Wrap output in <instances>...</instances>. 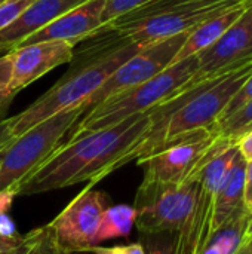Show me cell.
I'll return each mask as SVG.
<instances>
[{"label": "cell", "instance_id": "cell-1", "mask_svg": "<svg viewBox=\"0 0 252 254\" xmlns=\"http://www.w3.org/2000/svg\"><path fill=\"white\" fill-rule=\"evenodd\" d=\"M150 127V113L67 138L16 189V196H31L71 188L85 182L94 186L125 165V158Z\"/></svg>", "mask_w": 252, "mask_h": 254}, {"label": "cell", "instance_id": "cell-2", "mask_svg": "<svg viewBox=\"0 0 252 254\" xmlns=\"http://www.w3.org/2000/svg\"><path fill=\"white\" fill-rule=\"evenodd\" d=\"M251 73L250 58L215 77L183 88L169 100L149 110L150 127L137 147L125 158V165L132 161L140 165L165 146L196 131H215L220 116Z\"/></svg>", "mask_w": 252, "mask_h": 254}, {"label": "cell", "instance_id": "cell-3", "mask_svg": "<svg viewBox=\"0 0 252 254\" xmlns=\"http://www.w3.org/2000/svg\"><path fill=\"white\" fill-rule=\"evenodd\" d=\"M98 48L100 49H95L94 46L86 58L79 60L49 91L12 118L15 137L59 112L77 106L88 109V100L101 88L105 79L141 46L113 37L104 40Z\"/></svg>", "mask_w": 252, "mask_h": 254}, {"label": "cell", "instance_id": "cell-4", "mask_svg": "<svg viewBox=\"0 0 252 254\" xmlns=\"http://www.w3.org/2000/svg\"><path fill=\"white\" fill-rule=\"evenodd\" d=\"M247 0H150L100 28L94 37L116 39L147 46L189 33L203 21Z\"/></svg>", "mask_w": 252, "mask_h": 254}, {"label": "cell", "instance_id": "cell-5", "mask_svg": "<svg viewBox=\"0 0 252 254\" xmlns=\"http://www.w3.org/2000/svg\"><path fill=\"white\" fill-rule=\"evenodd\" d=\"M196 68L198 57L192 55L181 61L172 63L154 77L105 98L86 110V113L68 132V138L116 125L126 118L151 110L181 91V88L195 74Z\"/></svg>", "mask_w": 252, "mask_h": 254}, {"label": "cell", "instance_id": "cell-6", "mask_svg": "<svg viewBox=\"0 0 252 254\" xmlns=\"http://www.w3.org/2000/svg\"><path fill=\"white\" fill-rule=\"evenodd\" d=\"M86 110L85 106H77L59 112L15 137L0 152V192L16 193L18 186L64 143Z\"/></svg>", "mask_w": 252, "mask_h": 254}, {"label": "cell", "instance_id": "cell-7", "mask_svg": "<svg viewBox=\"0 0 252 254\" xmlns=\"http://www.w3.org/2000/svg\"><path fill=\"white\" fill-rule=\"evenodd\" d=\"M198 180L183 185L141 183L135 196V226L141 235L178 234L198 198Z\"/></svg>", "mask_w": 252, "mask_h": 254}, {"label": "cell", "instance_id": "cell-8", "mask_svg": "<svg viewBox=\"0 0 252 254\" xmlns=\"http://www.w3.org/2000/svg\"><path fill=\"white\" fill-rule=\"evenodd\" d=\"M217 137L214 129H201L165 146L140 164L146 168L141 183L183 185L196 182V174L212 153Z\"/></svg>", "mask_w": 252, "mask_h": 254}, {"label": "cell", "instance_id": "cell-9", "mask_svg": "<svg viewBox=\"0 0 252 254\" xmlns=\"http://www.w3.org/2000/svg\"><path fill=\"white\" fill-rule=\"evenodd\" d=\"M189 33H183L165 40H160L153 45L140 48L131 58L122 63L101 85V88L88 100L86 106H92L104 101L105 98L120 94L126 89H131L169 67L183 43L186 42Z\"/></svg>", "mask_w": 252, "mask_h": 254}, {"label": "cell", "instance_id": "cell-10", "mask_svg": "<svg viewBox=\"0 0 252 254\" xmlns=\"http://www.w3.org/2000/svg\"><path fill=\"white\" fill-rule=\"evenodd\" d=\"M111 205L107 193L88 185L50 223L58 244L67 253H88L95 246V235L102 213Z\"/></svg>", "mask_w": 252, "mask_h": 254}, {"label": "cell", "instance_id": "cell-11", "mask_svg": "<svg viewBox=\"0 0 252 254\" xmlns=\"http://www.w3.org/2000/svg\"><path fill=\"white\" fill-rule=\"evenodd\" d=\"M196 57L198 68L183 88L215 77L252 58V3L220 39Z\"/></svg>", "mask_w": 252, "mask_h": 254}, {"label": "cell", "instance_id": "cell-12", "mask_svg": "<svg viewBox=\"0 0 252 254\" xmlns=\"http://www.w3.org/2000/svg\"><path fill=\"white\" fill-rule=\"evenodd\" d=\"M74 46L65 40H46L18 45L9 51L12 61V77L9 91L19 92L34 80L40 79L61 64L70 63L74 57Z\"/></svg>", "mask_w": 252, "mask_h": 254}, {"label": "cell", "instance_id": "cell-13", "mask_svg": "<svg viewBox=\"0 0 252 254\" xmlns=\"http://www.w3.org/2000/svg\"><path fill=\"white\" fill-rule=\"evenodd\" d=\"M104 6L105 0H86L28 36L19 45L46 40H65L76 46L79 42L94 37V34L101 28Z\"/></svg>", "mask_w": 252, "mask_h": 254}, {"label": "cell", "instance_id": "cell-14", "mask_svg": "<svg viewBox=\"0 0 252 254\" xmlns=\"http://www.w3.org/2000/svg\"><path fill=\"white\" fill-rule=\"evenodd\" d=\"M86 0H33L7 27L0 31V52L12 51L62 13Z\"/></svg>", "mask_w": 252, "mask_h": 254}, {"label": "cell", "instance_id": "cell-15", "mask_svg": "<svg viewBox=\"0 0 252 254\" xmlns=\"http://www.w3.org/2000/svg\"><path fill=\"white\" fill-rule=\"evenodd\" d=\"M199 185L195 208L175 237V254H201L212 237V214L215 192Z\"/></svg>", "mask_w": 252, "mask_h": 254}, {"label": "cell", "instance_id": "cell-16", "mask_svg": "<svg viewBox=\"0 0 252 254\" xmlns=\"http://www.w3.org/2000/svg\"><path fill=\"white\" fill-rule=\"evenodd\" d=\"M247 161L238 153L229 174L218 188L214 199L212 234L227 223L239 210L244 208V188L247 176Z\"/></svg>", "mask_w": 252, "mask_h": 254}, {"label": "cell", "instance_id": "cell-17", "mask_svg": "<svg viewBox=\"0 0 252 254\" xmlns=\"http://www.w3.org/2000/svg\"><path fill=\"white\" fill-rule=\"evenodd\" d=\"M252 3V0L242 1L215 16L208 18L206 21H203L202 24H199L198 27H195L192 31H189L186 42L183 43L181 49L178 51L175 61H181L187 57L196 55L201 51L206 49L208 46H211L217 39H220L238 19L239 16L245 12V9Z\"/></svg>", "mask_w": 252, "mask_h": 254}, {"label": "cell", "instance_id": "cell-18", "mask_svg": "<svg viewBox=\"0 0 252 254\" xmlns=\"http://www.w3.org/2000/svg\"><path fill=\"white\" fill-rule=\"evenodd\" d=\"M252 214L245 207L239 210L227 223L215 231L201 254H236L245 238L250 235V223Z\"/></svg>", "mask_w": 252, "mask_h": 254}, {"label": "cell", "instance_id": "cell-19", "mask_svg": "<svg viewBox=\"0 0 252 254\" xmlns=\"http://www.w3.org/2000/svg\"><path fill=\"white\" fill-rule=\"evenodd\" d=\"M135 219L137 210L134 205L119 204L107 207L102 213L100 228L95 235V246H100L107 240L128 237L132 231V226L135 225Z\"/></svg>", "mask_w": 252, "mask_h": 254}, {"label": "cell", "instance_id": "cell-20", "mask_svg": "<svg viewBox=\"0 0 252 254\" xmlns=\"http://www.w3.org/2000/svg\"><path fill=\"white\" fill-rule=\"evenodd\" d=\"M15 254H70L64 252L49 225L27 232Z\"/></svg>", "mask_w": 252, "mask_h": 254}, {"label": "cell", "instance_id": "cell-21", "mask_svg": "<svg viewBox=\"0 0 252 254\" xmlns=\"http://www.w3.org/2000/svg\"><path fill=\"white\" fill-rule=\"evenodd\" d=\"M252 127V100L244 104L239 110L227 116L226 119L217 122L215 132L218 135L229 137L232 140H238L245 131Z\"/></svg>", "mask_w": 252, "mask_h": 254}, {"label": "cell", "instance_id": "cell-22", "mask_svg": "<svg viewBox=\"0 0 252 254\" xmlns=\"http://www.w3.org/2000/svg\"><path fill=\"white\" fill-rule=\"evenodd\" d=\"M147 1H150V0H105L101 28L108 25L110 22H113L116 18H119V16H122V15L140 7V6H143Z\"/></svg>", "mask_w": 252, "mask_h": 254}, {"label": "cell", "instance_id": "cell-23", "mask_svg": "<svg viewBox=\"0 0 252 254\" xmlns=\"http://www.w3.org/2000/svg\"><path fill=\"white\" fill-rule=\"evenodd\" d=\"M143 237V246L146 249V254H175L177 234H157Z\"/></svg>", "mask_w": 252, "mask_h": 254}, {"label": "cell", "instance_id": "cell-24", "mask_svg": "<svg viewBox=\"0 0 252 254\" xmlns=\"http://www.w3.org/2000/svg\"><path fill=\"white\" fill-rule=\"evenodd\" d=\"M33 0H3L0 3V31L7 27Z\"/></svg>", "mask_w": 252, "mask_h": 254}, {"label": "cell", "instance_id": "cell-25", "mask_svg": "<svg viewBox=\"0 0 252 254\" xmlns=\"http://www.w3.org/2000/svg\"><path fill=\"white\" fill-rule=\"evenodd\" d=\"M250 100H252V73L251 76L247 79V82L242 85V88L238 91V94L232 98V101L229 103V106L226 107V110L223 112V115L220 116L218 122L226 119L227 116H230L232 113H235L236 110H239L244 104H247Z\"/></svg>", "mask_w": 252, "mask_h": 254}, {"label": "cell", "instance_id": "cell-26", "mask_svg": "<svg viewBox=\"0 0 252 254\" xmlns=\"http://www.w3.org/2000/svg\"><path fill=\"white\" fill-rule=\"evenodd\" d=\"M88 253L94 254H146V249L143 243H134L126 246H113V247H102L95 246L88 250Z\"/></svg>", "mask_w": 252, "mask_h": 254}, {"label": "cell", "instance_id": "cell-27", "mask_svg": "<svg viewBox=\"0 0 252 254\" xmlns=\"http://www.w3.org/2000/svg\"><path fill=\"white\" fill-rule=\"evenodd\" d=\"M24 235L15 231H6L0 226V254H15L18 252Z\"/></svg>", "mask_w": 252, "mask_h": 254}, {"label": "cell", "instance_id": "cell-28", "mask_svg": "<svg viewBox=\"0 0 252 254\" xmlns=\"http://www.w3.org/2000/svg\"><path fill=\"white\" fill-rule=\"evenodd\" d=\"M12 77V61L9 54H4L0 57V92L9 91Z\"/></svg>", "mask_w": 252, "mask_h": 254}, {"label": "cell", "instance_id": "cell-29", "mask_svg": "<svg viewBox=\"0 0 252 254\" xmlns=\"http://www.w3.org/2000/svg\"><path fill=\"white\" fill-rule=\"evenodd\" d=\"M236 146L244 159L247 162H252V127L236 140Z\"/></svg>", "mask_w": 252, "mask_h": 254}, {"label": "cell", "instance_id": "cell-30", "mask_svg": "<svg viewBox=\"0 0 252 254\" xmlns=\"http://www.w3.org/2000/svg\"><path fill=\"white\" fill-rule=\"evenodd\" d=\"M244 207L252 214V162L247 164V176H245V188H244Z\"/></svg>", "mask_w": 252, "mask_h": 254}, {"label": "cell", "instance_id": "cell-31", "mask_svg": "<svg viewBox=\"0 0 252 254\" xmlns=\"http://www.w3.org/2000/svg\"><path fill=\"white\" fill-rule=\"evenodd\" d=\"M15 138L12 129V118L0 121V152Z\"/></svg>", "mask_w": 252, "mask_h": 254}, {"label": "cell", "instance_id": "cell-32", "mask_svg": "<svg viewBox=\"0 0 252 254\" xmlns=\"http://www.w3.org/2000/svg\"><path fill=\"white\" fill-rule=\"evenodd\" d=\"M15 198H16V193L13 190H3V192H0V216L6 214L10 210Z\"/></svg>", "mask_w": 252, "mask_h": 254}, {"label": "cell", "instance_id": "cell-33", "mask_svg": "<svg viewBox=\"0 0 252 254\" xmlns=\"http://www.w3.org/2000/svg\"><path fill=\"white\" fill-rule=\"evenodd\" d=\"M15 95H16V92H13V91H1L0 92V121L9 110V106L15 100Z\"/></svg>", "mask_w": 252, "mask_h": 254}, {"label": "cell", "instance_id": "cell-34", "mask_svg": "<svg viewBox=\"0 0 252 254\" xmlns=\"http://www.w3.org/2000/svg\"><path fill=\"white\" fill-rule=\"evenodd\" d=\"M252 252V235H248L245 238V241L242 243V246L239 247V250L236 254H250Z\"/></svg>", "mask_w": 252, "mask_h": 254}, {"label": "cell", "instance_id": "cell-35", "mask_svg": "<svg viewBox=\"0 0 252 254\" xmlns=\"http://www.w3.org/2000/svg\"><path fill=\"white\" fill-rule=\"evenodd\" d=\"M248 234L252 235V219H251V223H250V231H248Z\"/></svg>", "mask_w": 252, "mask_h": 254}, {"label": "cell", "instance_id": "cell-36", "mask_svg": "<svg viewBox=\"0 0 252 254\" xmlns=\"http://www.w3.org/2000/svg\"><path fill=\"white\" fill-rule=\"evenodd\" d=\"M1 1H3V0H0V3H1Z\"/></svg>", "mask_w": 252, "mask_h": 254}, {"label": "cell", "instance_id": "cell-37", "mask_svg": "<svg viewBox=\"0 0 252 254\" xmlns=\"http://www.w3.org/2000/svg\"><path fill=\"white\" fill-rule=\"evenodd\" d=\"M250 254H252V252H251V253H250Z\"/></svg>", "mask_w": 252, "mask_h": 254}]
</instances>
